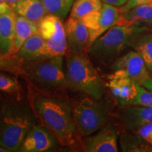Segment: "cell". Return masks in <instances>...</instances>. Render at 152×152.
I'll list each match as a JSON object with an SVG mask.
<instances>
[{
	"label": "cell",
	"instance_id": "cell-14",
	"mask_svg": "<svg viewBox=\"0 0 152 152\" xmlns=\"http://www.w3.org/2000/svg\"><path fill=\"white\" fill-rule=\"evenodd\" d=\"M118 119L125 130L136 131L146 124L152 123V107L140 105L124 106L118 114Z\"/></svg>",
	"mask_w": 152,
	"mask_h": 152
},
{
	"label": "cell",
	"instance_id": "cell-9",
	"mask_svg": "<svg viewBox=\"0 0 152 152\" xmlns=\"http://www.w3.org/2000/svg\"><path fill=\"white\" fill-rule=\"evenodd\" d=\"M120 16L119 8L104 3L100 9L85 15L81 18L88 29L91 45L101 35L117 25Z\"/></svg>",
	"mask_w": 152,
	"mask_h": 152
},
{
	"label": "cell",
	"instance_id": "cell-16",
	"mask_svg": "<svg viewBox=\"0 0 152 152\" xmlns=\"http://www.w3.org/2000/svg\"><path fill=\"white\" fill-rule=\"evenodd\" d=\"M15 56L21 62L47 56L45 39L38 33L34 34L23 44Z\"/></svg>",
	"mask_w": 152,
	"mask_h": 152
},
{
	"label": "cell",
	"instance_id": "cell-29",
	"mask_svg": "<svg viewBox=\"0 0 152 152\" xmlns=\"http://www.w3.org/2000/svg\"><path fill=\"white\" fill-rule=\"evenodd\" d=\"M104 3L115 6V7H122L128 0H102Z\"/></svg>",
	"mask_w": 152,
	"mask_h": 152
},
{
	"label": "cell",
	"instance_id": "cell-12",
	"mask_svg": "<svg viewBox=\"0 0 152 152\" xmlns=\"http://www.w3.org/2000/svg\"><path fill=\"white\" fill-rule=\"evenodd\" d=\"M68 54H88L91 47L90 34L81 19L70 16L64 24Z\"/></svg>",
	"mask_w": 152,
	"mask_h": 152
},
{
	"label": "cell",
	"instance_id": "cell-24",
	"mask_svg": "<svg viewBox=\"0 0 152 152\" xmlns=\"http://www.w3.org/2000/svg\"><path fill=\"white\" fill-rule=\"evenodd\" d=\"M22 62L15 55H4L0 52V71L13 75H23Z\"/></svg>",
	"mask_w": 152,
	"mask_h": 152
},
{
	"label": "cell",
	"instance_id": "cell-30",
	"mask_svg": "<svg viewBox=\"0 0 152 152\" xmlns=\"http://www.w3.org/2000/svg\"><path fill=\"white\" fill-rule=\"evenodd\" d=\"M6 1H7V2H8L9 4H13V3H14V2H16V1H18V0H5Z\"/></svg>",
	"mask_w": 152,
	"mask_h": 152
},
{
	"label": "cell",
	"instance_id": "cell-20",
	"mask_svg": "<svg viewBox=\"0 0 152 152\" xmlns=\"http://www.w3.org/2000/svg\"><path fill=\"white\" fill-rule=\"evenodd\" d=\"M132 48L143 58L146 65L152 72V33H143L138 35Z\"/></svg>",
	"mask_w": 152,
	"mask_h": 152
},
{
	"label": "cell",
	"instance_id": "cell-27",
	"mask_svg": "<svg viewBox=\"0 0 152 152\" xmlns=\"http://www.w3.org/2000/svg\"><path fill=\"white\" fill-rule=\"evenodd\" d=\"M136 133L147 143L152 145V123L138 128L136 130Z\"/></svg>",
	"mask_w": 152,
	"mask_h": 152
},
{
	"label": "cell",
	"instance_id": "cell-28",
	"mask_svg": "<svg viewBox=\"0 0 152 152\" xmlns=\"http://www.w3.org/2000/svg\"><path fill=\"white\" fill-rule=\"evenodd\" d=\"M151 3H152V0H128L124 5L120 7L119 10L121 13H124L137 6Z\"/></svg>",
	"mask_w": 152,
	"mask_h": 152
},
{
	"label": "cell",
	"instance_id": "cell-25",
	"mask_svg": "<svg viewBox=\"0 0 152 152\" xmlns=\"http://www.w3.org/2000/svg\"><path fill=\"white\" fill-rule=\"evenodd\" d=\"M20 88L19 81L13 74L0 72V91L10 94H19Z\"/></svg>",
	"mask_w": 152,
	"mask_h": 152
},
{
	"label": "cell",
	"instance_id": "cell-15",
	"mask_svg": "<svg viewBox=\"0 0 152 152\" xmlns=\"http://www.w3.org/2000/svg\"><path fill=\"white\" fill-rule=\"evenodd\" d=\"M16 18L13 9L0 14V52L7 56L13 55Z\"/></svg>",
	"mask_w": 152,
	"mask_h": 152
},
{
	"label": "cell",
	"instance_id": "cell-17",
	"mask_svg": "<svg viewBox=\"0 0 152 152\" xmlns=\"http://www.w3.org/2000/svg\"><path fill=\"white\" fill-rule=\"evenodd\" d=\"M117 25L141 26L152 25V3L137 6L121 13Z\"/></svg>",
	"mask_w": 152,
	"mask_h": 152
},
{
	"label": "cell",
	"instance_id": "cell-23",
	"mask_svg": "<svg viewBox=\"0 0 152 152\" xmlns=\"http://www.w3.org/2000/svg\"><path fill=\"white\" fill-rule=\"evenodd\" d=\"M144 140L136 133V135L128 134L121 136V146L124 151H152V147L142 142Z\"/></svg>",
	"mask_w": 152,
	"mask_h": 152
},
{
	"label": "cell",
	"instance_id": "cell-13",
	"mask_svg": "<svg viewBox=\"0 0 152 152\" xmlns=\"http://www.w3.org/2000/svg\"><path fill=\"white\" fill-rule=\"evenodd\" d=\"M83 149L87 152H116L118 132L111 123H106L94 134L85 137Z\"/></svg>",
	"mask_w": 152,
	"mask_h": 152
},
{
	"label": "cell",
	"instance_id": "cell-11",
	"mask_svg": "<svg viewBox=\"0 0 152 152\" xmlns=\"http://www.w3.org/2000/svg\"><path fill=\"white\" fill-rule=\"evenodd\" d=\"M60 144L52 132L42 123H35L26 134L18 151L47 152Z\"/></svg>",
	"mask_w": 152,
	"mask_h": 152
},
{
	"label": "cell",
	"instance_id": "cell-3",
	"mask_svg": "<svg viewBox=\"0 0 152 152\" xmlns=\"http://www.w3.org/2000/svg\"><path fill=\"white\" fill-rule=\"evenodd\" d=\"M147 30V26L115 25L93 42L88 54L98 65L111 66L127 49L132 48L138 35Z\"/></svg>",
	"mask_w": 152,
	"mask_h": 152
},
{
	"label": "cell",
	"instance_id": "cell-22",
	"mask_svg": "<svg viewBox=\"0 0 152 152\" xmlns=\"http://www.w3.org/2000/svg\"><path fill=\"white\" fill-rule=\"evenodd\" d=\"M102 0H74L70 16L81 19L85 15L102 8Z\"/></svg>",
	"mask_w": 152,
	"mask_h": 152
},
{
	"label": "cell",
	"instance_id": "cell-26",
	"mask_svg": "<svg viewBox=\"0 0 152 152\" xmlns=\"http://www.w3.org/2000/svg\"><path fill=\"white\" fill-rule=\"evenodd\" d=\"M132 105H140L152 107V91L140 86L137 94L133 101Z\"/></svg>",
	"mask_w": 152,
	"mask_h": 152
},
{
	"label": "cell",
	"instance_id": "cell-7",
	"mask_svg": "<svg viewBox=\"0 0 152 152\" xmlns=\"http://www.w3.org/2000/svg\"><path fill=\"white\" fill-rule=\"evenodd\" d=\"M38 33L45 39L47 56H63L68 51V44L62 20L52 14H47L37 23Z\"/></svg>",
	"mask_w": 152,
	"mask_h": 152
},
{
	"label": "cell",
	"instance_id": "cell-5",
	"mask_svg": "<svg viewBox=\"0 0 152 152\" xmlns=\"http://www.w3.org/2000/svg\"><path fill=\"white\" fill-rule=\"evenodd\" d=\"M23 75L42 90L66 88V69L63 56H45L21 64Z\"/></svg>",
	"mask_w": 152,
	"mask_h": 152
},
{
	"label": "cell",
	"instance_id": "cell-1",
	"mask_svg": "<svg viewBox=\"0 0 152 152\" xmlns=\"http://www.w3.org/2000/svg\"><path fill=\"white\" fill-rule=\"evenodd\" d=\"M32 107L37 118L61 145L72 147L75 144L77 129L69 101L57 96L37 95Z\"/></svg>",
	"mask_w": 152,
	"mask_h": 152
},
{
	"label": "cell",
	"instance_id": "cell-8",
	"mask_svg": "<svg viewBox=\"0 0 152 152\" xmlns=\"http://www.w3.org/2000/svg\"><path fill=\"white\" fill-rule=\"evenodd\" d=\"M121 71L140 86L152 91V75L143 58L136 51L130 50L120 56L111 66Z\"/></svg>",
	"mask_w": 152,
	"mask_h": 152
},
{
	"label": "cell",
	"instance_id": "cell-31",
	"mask_svg": "<svg viewBox=\"0 0 152 152\" xmlns=\"http://www.w3.org/2000/svg\"><path fill=\"white\" fill-rule=\"evenodd\" d=\"M0 152H9V151L2 147H0Z\"/></svg>",
	"mask_w": 152,
	"mask_h": 152
},
{
	"label": "cell",
	"instance_id": "cell-18",
	"mask_svg": "<svg viewBox=\"0 0 152 152\" xmlns=\"http://www.w3.org/2000/svg\"><path fill=\"white\" fill-rule=\"evenodd\" d=\"M10 5L16 14L35 23L47 14L42 0H18Z\"/></svg>",
	"mask_w": 152,
	"mask_h": 152
},
{
	"label": "cell",
	"instance_id": "cell-2",
	"mask_svg": "<svg viewBox=\"0 0 152 152\" xmlns=\"http://www.w3.org/2000/svg\"><path fill=\"white\" fill-rule=\"evenodd\" d=\"M36 118L33 107L26 101L16 99L4 104L0 109V147L9 152L18 151Z\"/></svg>",
	"mask_w": 152,
	"mask_h": 152
},
{
	"label": "cell",
	"instance_id": "cell-10",
	"mask_svg": "<svg viewBox=\"0 0 152 152\" xmlns=\"http://www.w3.org/2000/svg\"><path fill=\"white\" fill-rule=\"evenodd\" d=\"M108 79L107 86L119 105L123 107L132 105L140 85L121 71H113Z\"/></svg>",
	"mask_w": 152,
	"mask_h": 152
},
{
	"label": "cell",
	"instance_id": "cell-19",
	"mask_svg": "<svg viewBox=\"0 0 152 152\" xmlns=\"http://www.w3.org/2000/svg\"><path fill=\"white\" fill-rule=\"evenodd\" d=\"M37 33V23L16 14L14 44L12 54H16L23 44L32 35Z\"/></svg>",
	"mask_w": 152,
	"mask_h": 152
},
{
	"label": "cell",
	"instance_id": "cell-4",
	"mask_svg": "<svg viewBox=\"0 0 152 152\" xmlns=\"http://www.w3.org/2000/svg\"><path fill=\"white\" fill-rule=\"evenodd\" d=\"M66 88L101 99L104 93L102 77L87 54H69L66 65Z\"/></svg>",
	"mask_w": 152,
	"mask_h": 152
},
{
	"label": "cell",
	"instance_id": "cell-32",
	"mask_svg": "<svg viewBox=\"0 0 152 152\" xmlns=\"http://www.w3.org/2000/svg\"><path fill=\"white\" fill-rule=\"evenodd\" d=\"M151 74H152V72H151Z\"/></svg>",
	"mask_w": 152,
	"mask_h": 152
},
{
	"label": "cell",
	"instance_id": "cell-21",
	"mask_svg": "<svg viewBox=\"0 0 152 152\" xmlns=\"http://www.w3.org/2000/svg\"><path fill=\"white\" fill-rule=\"evenodd\" d=\"M47 14L54 15L64 20L71 12L74 0H42Z\"/></svg>",
	"mask_w": 152,
	"mask_h": 152
},
{
	"label": "cell",
	"instance_id": "cell-6",
	"mask_svg": "<svg viewBox=\"0 0 152 152\" xmlns=\"http://www.w3.org/2000/svg\"><path fill=\"white\" fill-rule=\"evenodd\" d=\"M99 100L87 96L73 109L76 129L82 136L91 135L107 123L109 111L106 104Z\"/></svg>",
	"mask_w": 152,
	"mask_h": 152
}]
</instances>
